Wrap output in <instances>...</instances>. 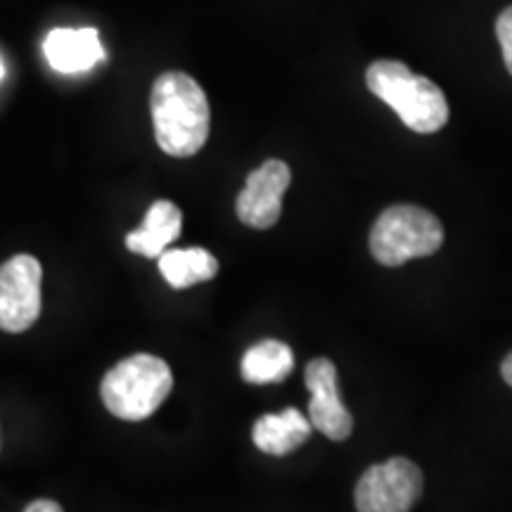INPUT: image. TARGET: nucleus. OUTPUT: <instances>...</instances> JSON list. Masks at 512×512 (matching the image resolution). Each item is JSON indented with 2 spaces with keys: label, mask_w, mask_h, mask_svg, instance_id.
Instances as JSON below:
<instances>
[{
  "label": "nucleus",
  "mask_w": 512,
  "mask_h": 512,
  "mask_svg": "<svg viewBox=\"0 0 512 512\" xmlns=\"http://www.w3.org/2000/svg\"><path fill=\"white\" fill-rule=\"evenodd\" d=\"M306 387L311 392L309 420L320 434L332 441L349 439L354 432V418L342 403L337 389V368L330 358H313L306 366Z\"/></svg>",
  "instance_id": "6e6552de"
},
{
  "label": "nucleus",
  "mask_w": 512,
  "mask_h": 512,
  "mask_svg": "<svg viewBox=\"0 0 512 512\" xmlns=\"http://www.w3.org/2000/svg\"><path fill=\"white\" fill-rule=\"evenodd\" d=\"M159 271L174 290H185V287L207 283L214 278L219 273V261L202 247L166 249L159 256Z\"/></svg>",
  "instance_id": "f8f14e48"
},
{
  "label": "nucleus",
  "mask_w": 512,
  "mask_h": 512,
  "mask_svg": "<svg viewBox=\"0 0 512 512\" xmlns=\"http://www.w3.org/2000/svg\"><path fill=\"white\" fill-rule=\"evenodd\" d=\"M43 53L55 72L81 74L91 72L95 64L105 60L98 29H53L43 43Z\"/></svg>",
  "instance_id": "1a4fd4ad"
},
{
  "label": "nucleus",
  "mask_w": 512,
  "mask_h": 512,
  "mask_svg": "<svg viewBox=\"0 0 512 512\" xmlns=\"http://www.w3.org/2000/svg\"><path fill=\"white\" fill-rule=\"evenodd\" d=\"M311 420L297 408H285L283 413H268L254 422L252 439L259 451L268 456H287L306 444L311 437Z\"/></svg>",
  "instance_id": "9b49d317"
},
{
  "label": "nucleus",
  "mask_w": 512,
  "mask_h": 512,
  "mask_svg": "<svg viewBox=\"0 0 512 512\" xmlns=\"http://www.w3.org/2000/svg\"><path fill=\"white\" fill-rule=\"evenodd\" d=\"M501 373H503V380L512 387V354L505 356V361H503V366H501Z\"/></svg>",
  "instance_id": "dca6fc26"
},
{
  "label": "nucleus",
  "mask_w": 512,
  "mask_h": 512,
  "mask_svg": "<svg viewBox=\"0 0 512 512\" xmlns=\"http://www.w3.org/2000/svg\"><path fill=\"white\" fill-rule=\"evenodd\" d=\"M496 36H498V43H501V50H503L505 69H508L510 76H512V5H510V8H505L501 15H498Z\"/></svg>",
  "instance_id": "4468645a"
},
{
  "label": "nucleus",
  "mask_w": 512,
  "mask_h": 512,
  "mask_svg": "<svg viewBox=\"0 0 512 512\" xmlns=\"http://www.w3.org/2000/svg\"><path fill=\"white\" fill-rule=\"evenodd\" d=\"M152 124L157 145L171 157H192L207 145L209 100L202 86L185 72H166L152 86Z\"/></svg>",
  "instance_id": "f257e3e1"
},
{
  "label": "nucleus",
  "mask_w": 512,
  "mask_h": 512,
  "mask_svg": "<svg viewBox=\"0 0 512 512\" xmlns=\"http://www.w3.org/2000/svg\"><path fill=\"white\" fill-rule=\"evenodd\" d=\"M183 211L174 202L159 200L147 209L143 226L126 235V247L133 254L159 259L166 247L181 235Z\"/></svg>",
  "instance_id": "9d476101"
},
{
  "label": "nucleus",
  "mask_w": 512,
  "mask_h": 512,
  "mask_svg": "<svg viewBox=\"0 0 512 512\" xmlns=\"http://www.w3.org/2000/svg\"><path fill=\"white\" fill-rule=\"evenodd\" d=\"M24 512H64V510H62L60 503L46 501V498H43V501H34V503H31L29 508L24 510Z\"/></svg>",
  "instance_id": "2eb2a0df"
},
{
  "label": "nucleus",
  "mask_w": 512,
  "mask_h": 512,
  "mask_svg": "<svg viewBox=\"0 0 512 512\" xmlns=\"http://www.w3.org/2000/svg\"><path fill=\"white\" fill-rule=\"evenodd\" d=\"M292 183V171L283 159H268L247 176L235 209L240 221L249 228L266 230L278 223L283 214V195Z\"/></svg>",
  "instance_id": "0eeeda50"
},
{
  "label": "nucleus",
  "mask_w": 512,
  "mask_h": 512,
  "mask_svg": "<svg viewBox=\"0 0 512 512\" xmlns=\"http://www.w3.org/2000/svg\"><path fill=\"white\" fill-rule=\"evenodd\" d=\"M422 496V472L408 458L368 467L356 484L358 512H408Z\"/></svg>",
  "instance_id": "39448f33"
},
{
  "label": "nucleus",
  "mask_w": 512,
  "mask_h": 512,
  "mask_svg": "<svg viewBox=\"0 0 512 512\" xmlns=\"http://www.w3.org/2000/svg\"><path fill=\"white\" fill-rule=\"evenodd\" d=\"M41 264L36 256L17 254L0 266V330H29L41 316Z\"/></svg>",
  "instance_id": "423d86ee"
},
{
  "label": "nucleus",
  "mask_w": 512,
  "mask_h": 512,
  "mask_svg": "<svg viewBox=\"0 0 512 512\" xmlns=\"http://www.w3.org/2000/svg\"><path fill=\"white\" fill-rule=\"evenodd\" d=\"M3 76H5V64L0 60V81H3Z\"/></svg>",
  "instance_id": "f3484780"
},
{
  "label": "nucleus",
  "mask_w": 512,
  "mask_h": 512,
  "mask_svg": "<svg viewBox=\"0 0 512 512\" xmlns=\"http://www.w3.org/2000/svg\"><path fill=\"white\" fill-rule=\"evenodd\" d=\"M174 387L169 363L152 354H136L117 363L102 380V403L121 420L150 418Z\"/></svg>",
  "instance_id": "7ed1b4c3"
},
{
  "label": "nucleus",
  "mask_w": 512,
  "mask_h": 512,
  "mask_svg": "<svg viewBox=\"0 0 512 512\" xmlns=\"http://www.w3.org/2000/svg\"><path fill=\"white\" fill-rule=\"evenodd\" d=\"M444 245V226L437 216L413 204L384 209L370 233V252L382 266L396 268L406 261L432 256Z\"/></svg>",
  "instance_id": "20e7f679"
},
{
  "label": "nucleus",
  "mask_w": 512,
  "mask_h": 512,
  "mask_svg": "<svg viewBox=\"0 0 512 512\" xmlns=\"http://www.w3.org/2000/svg\"><path fill=\"white\" fill-rule=\"evenodd\" d=\"M294 370V354L285 342L264 339L242 356V377L249 384L283 382Z\"/></svg>",
  "instance_id": "ddd939ff"
},
{
  "label": "nucleus",
  "mask_w": 512,
  "mask_h": 512,
  "mask_svg": "<svg viewBox=\"0 0 512 512\" xmlns=\"http://www.w3.org/2000/svg\"><path fill=\"white\" fill-rule=\"evenodd\" d=\"M366 83L370 93L387 102L411 131L437 133L448 121L446 95L437 83L411 72L403 62L377 60L368 67Z\"/></svg>",
  "instance_id": "f03ea898"
}]
</instances>
